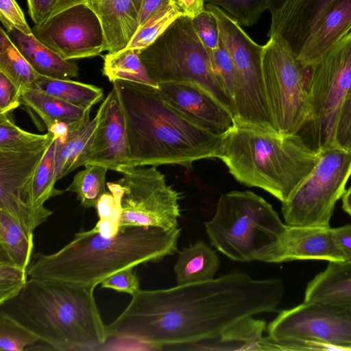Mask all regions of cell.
I'll return each instance as SVG.
<instances>
[{"mask_svg": "<svg viewBox=\"0 0 351 351\" xmlns=\"http://www.w3.org/2000/svg\"><path fill=\"white\" fill-rule=\"evenodd\" d=\"M106 102L100 104L93 119L70 130L62 139L56 137L55 179L58 180L84 165L102 119Z\"/></svg>", "mask_w": 351, "mask_h": 351, "instance_id": "cell-23", "label": "cell"}, {"mask_svg": "<svg viewBox=\"0 0 351 351\" xmlns=\"http://www.w3.org/2000/svg\"><path fill=\"white\" fill-rule=\"evenodd\" d=\"M124 114L129 165H178L190 169L197 160L217 158L223 135L195 123L153 86L112 82Z\"/></svg>", "mask_w": 351, "mask_h": 351, "instance_id": "cell-2", "label": "cell"}, {"mask_svg": "<svg viewBox=\"0 0 351 351\" xmlns=\"http://www.w3.org/2000/svg\"><path fill=\"white\" fill-rule=\"evenodd\" d=\"M162 97L201 128L223 135L234 125L232 112L208 91L191 82H167L158 85Z\"/></svg>", "mask_w": 351, "mask_h": 351, "instance_id": "cell-16", "label": "cell"}, {"mask_svg": "<svg viewBox=\"0 0 351 351\" xmlns=\"http://www.w3.org/2000/svg\"><path fill=\"white\" fill-rule=\"evenodd\" d=\"M183 16L193 18L205 9V0H169Z\"/></svg>", "mask_w": 351, "mask_h": 351, "instance_id": "cell-48", "label": "cell"}, {"mask_svg": "<svg viewBox=\"0 0 351 351\" xmlns=\"http://www.w3.org/2000/svg\"><path fill=\"white\" fill-rule=\"evenodd\" d=\"M121 167L114 182L121 194L120 227L178 228L179 195L156 166Z\"/></svg>", "mask_w": 351, "mask_h": 351, "instance_id": "cell-12", "label": "cell"}, {"mask_svg": "<svg viewBox=\"0 0 351 351\" xmlns=\"http://www.w3.org/2000/svg\"><path fill=\"white\" fill-rule=\"evenodd\" d=\"M104 100V114L84 165H97L118 171L121 167L129 165L124 114L114 86Z\"/></svg>", "mask_w": 351, "mask_h": 351, "instance_id": "cell-18", "label": "cell"}, {"mask_svg": "<svg viewBox=\"0 0 351 351\" xmlns=\"http://www.w3.org/2000/svg\"><path fill=\"white\" fill-rule=\"evenodd\" d=\"M52 138L32 151L0 150V210L11 216L29 234H34V230L53 214L48 208H37L32 194L36 171Z\"/></svg>", "mask_w": 351, "mask_h": 351, "instance_id": "cell-14", "label": "cell"}, {"mask_svg": "<svg viewBox=\"0 0 351 351\" xmlns=\"http://www.w3.org/2000/svg\"><path fill=\"white\" fill-rule=\"evenodd\" d=\"M22 90L0 72V114L12 112L21 104Z\"/></svg>", "mask_w": 351, "mask_h": 351, "instance_id": "cell-46", "label": "cell"}, {"mask_svg": "<svg viewBox=\"0 0 351 351\" xmlns=\"http://www.w3.org/2000/svg\"><path fill=\"white\" fill-rule=\"evenodd\" d=\"M169 3V0H142L139 27L158 10Z\"/></svg>", "mask_w": 351, "mask_h": 351, "instance_id": "cell-49", "label": "cell"}, {"mask_svg": "<svg viewBox=\"0 0 351 351\" xmlns=\"http://www.w3.org/2000/svg\"><path fill=\"white\" fill-rule=\"evenodd\" d=\"M220 266L216 252L202 241L182 250L173 267L177 285H182L214 278Z\"/></svg>", "mask_w": 351, "mask_h": 351, "instance_id": "cell-27", "label": "cell"}, {"mask_svg": "<svg viewBox=\"0 0 351 351\" xmlns=\"http://www.w3.org/2000/svg\"><path fill=\"white\" fill-rule=\"evenodd\" d=\"M285 226L270 204L250 191L221 195L215 215L204 223L210 244L240 262L261 261Z\"/></svg>", "mask_w": 351, "mask_h": 351, "instance_id": "cell-6", "label": "cell"}, {"mask_svg": "<svg viewBox=\"0 0 351 351\" xmlns=\"http://www.w3.org/2000/svg\"><path fill=\"white\" fill-rule=\"evenodd\" d=\"M0 72L6 75L21 90L35 88L40 75L32 67L8 37L0 29Z\"/></svg>", "mask_w": 351, "mask_h": 351, "instance_id": "cell-31", "label": "cell"}, {"mask_svg": "<svg viewBox=\"0 0 351 351\" xmlns=\"http://www.w3.org/2000/svg\"><path fill=\"white\" fill-rule=\"evenodd\" d=\"M133 268L129 267L110 276L101 283V288L110 289L132 296L140 290L139 280Z\"/></svg>", "mask_w": 351, "mask_h": 351, "instance_id": "cell-44", "label": "cell"}, {"mask_svg": "<svg viewBox=\"0 0 351 351\" xmlns=\"http://www.w3.org/2000/svg\"><path fill=\"white\" fill-rule=\"evenodd\" d=\"M315 167L282 203L285 224L328 228L337 201L351 176V152L336 146L319 150Z\"/></svg>", "mask_w": 351, "mask_h": 351, "instance_id": "cell-11", "label": "cell"}, {"mask_svg": "<svg viewBox=\"0 0 351 351\" xmlns=\"http://www.w3.org/2000/svg\"><path fill=\"white\" fill-rule=\"evenodd\" d=\"M39 338L8 315L0 312V351H23Z\"/></svg>", "mask_w": 351, "mask_h": 351, "instance_id": "cell-37", "label": "cell"}, {"mask_svg": "<svg viewBox=\"0 0 351 351\" xmlns=\"http://www.w3.org/2000/svg\"><path fill=\"white\" fill-rule=\"evenodd\" d=\"M266 330L265 320L248 316L238 320L215 337L193 343L171 346L168 349L274 351L267 337H263Z\"/></svg>", "mask_w": 351, "mask_h": 351, "instance_id": "cell-21", "label": "cell"}, {"mask_svg": "<svg viewBox=\"0 0 351 351\" xmlns=\"http://www.w3.org/2000/svg\"><path fill=\"white\" fill-rule=\"evenodd\" d=\"M28 279L27 272L0 263V304L18 294Z\"/></svg>", "mask_w": 351, "mask_h": 351, "instance_id": "cell-41", "label": "cell"}, {"mask_svg": "<svg viewBox=\"0 0 351 351\" xmlns=\"http://www.w3.org/2000/svg\"><path fill=\"white\" fill-rule=\"evenodd\" d=\"M336 242L346 261H351V225L333 228Z\"/></svg>", "mask_w": 351, "mask_h": 351, "instance_id": "cell-47", "label": "cell"}, {"mask_svg": "<svg viewBox=\"0 0 351 351\" xmlns=\"http://www.w3.org/2000/svg\"><path fill=\"white\" fill-rule=\"evenodd\" d=\"M334 146L351 152V93L339 112L335 132Z\"/></svg>", "mask_w": 351, "mask_h": 351, "instance_id": "cell-45", "label": "cell"}, {"mask_svg": "<svg viewBox=\"0 0 351 351\" xmlns=\"http://www.w3.org/2000/svg\"><path fill=\"white\" fill-rule=\"evenodd\" d=\"M263 73L267 104L275 130L298 134L308 116L306 69L279 36L263 45Z\"/></svg>", "mask_w": 351, "mask_h": 351, "instance_id": "cell-10", "label": "cell"}, {"mask_svg": "<svg viewBox=\"0 0 351 351\" xmlns=\"http://www.w3.org/2000/svg\"><path fill=\"white\" fill-rule=\"evenodd\" d=\"M84 166V169L74 176L65 191L75 193L82 207L95 208L100 197L106 192V176L108 169L97 165Z\"/></svg>", "mask_w": 351, "mask_h": 351, "instance_id": "cell-32", "label": "cell"}, {"mask_svg": "<svg viewBox=\"0 0 351 351\" xmlns=\"http://www.w3.org/2000/svg\"><path fill=\"white\" fill-rule=\"evenodd\" d=\"M139 58L158 84L191 82L208 91L234 116V102L219 84L210 54L195 33L191 18L181 16Z\"/></svg>", "mask_w": 351, "mask_h": 351, "instance_id": "cell-7", "label": "cell"}, {"mask_svg": "<svg viewBox=\"0 0 351 351\" xmlns=\"http://www.w3.org/2000/svg\"><path fill=\"white\" fill-rule=\"evenodd\" d=\"M181 16L183 15L171 3L165 5L138 27L126 48L135 49L141 53Z\"/></svg>", "mask_w": 351, "mask_h": 351, "instance_id": "cell-35", "label": "cell"}, {"mask_svg": "<svg viewBox=\"0 0 351 351\" xmlns=\"http://www.w3.org/2000/svg\"><path fill=\"white\" fill-rule=\"evenodd\" d=\"M0 19L5 30L15 28L25 34L33 35L23 10L15 0H0Z\"/></svg>", "mask_w": 351, "mask_h": 351, "instance_id": "cell-43", "label": "cell"}, {"mask_svg": "<svg viewBox=\"0 0 351 351\" xmlns=\"http://www.w3.org/2000/svg\"><path fill=\"white\" fill-rule=\"evenodd\" d=\"M304 302L325 303L351 310V261L329 262L307 285Z\"/></svg>", "mask_w": 351, "mask_h": 351, "instance_id": "cell-25", "label": "cell"}, {"mask_svg": "<svg viewBox=\"0 0 351 351\" xmlns=\"http://www.w3.org/2000/svg\"><path fill=\"white\" fill-rule=\"evenodd\" d=\"M209 54L212 68L219 84L234 102L236 88V69L221 34L218 47Z\"/></svg>", "mask_w": 351, "mask_h": 351, "instance_id": "cell-39", "label": "cell"}, {"mask_svg": "<svg viewBox=\"0 0 351 351\" xmlns=\"http://www.w3.org/2000/svg\"><path fill=\"white\" fill-rule=\"evenodd\" d=\"M270 0H205L206 3L219 6L233 17L240 25L252 26L268 9Z\"/></svg>", "mask_w": 351, "mask_h": 351, "instance_id": "cell-38", "label": "cell"}, {"mask_svg": "<svg viewBox=\"0 0 351 351\" xmlns=\"http://www.w3.org/2000/svg\"><path fill=\"white\" fill-rule=\"evenodd\" d=\"M287 0H270L268 5V10L271 15L276 12L285 3Z\"/></svg>", "mask_w": 351, "mask_h": 351, "instance_id": "cell-51", "label": "cell"}, {"mask_svg": "<svg viewBox=\"0 0 351 351\" xmlns=\"http://www.w3.org/2000/svg\"><path fill=\"white\" fill-rule=\"evenodd\" d=\"M215 16L221 38L236 69L235 123L277 132L270 114L263 73V46L255 43L239 23L217 5L206 3Z\"/></svg>", "mask_w": 351, "mask_h": 351, "instance_id": "cell-8", "label": "cell"}, {"mask_svg": "<svg viewBox=\"0 0 351 351\" xmlns=\"http://www.w3.org/2000/svg\"><path fill=\"white\" fill-rule=\"evenodd\" d=\"M336 0H287L271 14L269 37L282 39L298 56L321 17Z\"/></svg>", "mask_w": 351, "mask_h": 351, "instance_id": "cell-19", "label": "cell"}, {"mask_svg": "<svg viewBox=\"0 0 351 351\" xmlns=\"http://www.w3.org/2000/svg\"><path fill=\"white\" fill-rule=\"evenodd\" d=\"M179 228L123 226L113 237L80 230L68 244L51 254H33L28 278L81 286L101 284L114 274L154 262L177 251Z\"/></svg>", "mask_w": 351, "mask_h": 351, "instance_id": "cell-3", "label": "cell"}, {"mask_svg": "<svg viewBox=\"0 0 351 351\" xmlns=\"http://www.w3.org/2000/svg\"><path fill=\"white\" fill-rule=\"evenodd\" d=\"M342 198V208L351 217V186L346 191Z\"/></svg>", "mask_w": 351, "mask_h": 351, "instance_id": "cell-50", "label": "cell"}, {"mask_svg": "<svg viewBox=\"0 0 351 351\" xmlns=\"http://www.w3.org/2000/svg\"><path fill=\"white\" fill-rule=\"evenodd\" d=\"M34 250V234H29L7 213L0 210V263L27 272Z\"/></svg>", "mask_w": 351, "mask_h": 351, "instance_id": "cell-28", "label": "cell"}, {"mask_svg": "<svg viewBox=\"0 0 351 351\" xmlns=\"http://www.w3.org/2000/svg\"><path fill=\"white\" fill-rule=\"evenodd\" d=\"M193 29L206 49L210 53L219 45L220 31L214 14L206 8L191 18Z\"/></svg>", "mask_w": 351, "mask_h": 351, "instance_id": "cell-40", "label": "cell"}, {"mask_svg": "<svg viewBox=\"0 0 351 351\" xmlns=\"http://www.w3.org/2000/svg\"><path fill=\"white\" fill-rule=\"evenodd\" d=\"M94 286L28 278L3 312L58 350H93L108 339Z\"/></svg>", "mask_w": 351, "mask_h": 351, "instance_id": "cell-4", "label": "cell"}, {"mask_svg": "<svg viewBox=\"0 0 351 351\" xmlns=\"http://www.w3.org/2000/svg\"><path fill=\"white\" fill-rule=\"evenodd\" d=\"M107 186L109 191L100 197L95 206L99 220L90 230L103 237H111L121 228V194L114 182H107Z\"/></svg>", "mask_w": 351, "mask_h": 351, "instance_id": "cell-36", "label": "cell"}, {"mask_svg": "<svg viewBox=\"0 0 351 351\" xmlns=\"http://www.w3.org/2000/svg\"><path fill=\"white\" fill-rule=\"evenodd\" d=\"M280 278L254 279L234 271L217 278L139 290L106 326L108 339L167 350L217 335L238 320L275 311L284 294Z\"/></svg>", "mask_w": 351, "mask_h": 351, "instance_id": "cell-1", "label": "cell"}, {"mask_svg": "<svg viewBox=\"0 0 351 351\" xmlns=\"http://www.w3.org/2000/svg\"><path fill=\"white\" fill-rule=\"evenodd\" d=\"M306 69L308 116L314 149L334 146L341 107L351 93V31Z\"/></svg>", "mask_w": 351, "mask_h": 351, "instance_id": "cell-9", "label": "cell"}, {"mask_svg": "<svg viewBox=\"0 0 351 351\" xmlns=\"http://www.w3.org/2000/svg\"><path fill=\"white\" fill-rule=\"evenodd\" d=\"M87 0H27L29 16L34 25H40L58 12Z\"/></svg>", "mask_w": 351, "mask_h": 351, "instance_id": "cell-42", "label": "cell"}, {"mask_svg": "<svg viewBox=\"0 0 351 351\" xmlns=\"http://www.w3.org/2000/svg\"><path fill=\"white\" fill-rule=\"evenodd\" d=\"M32 32L40 42L67 60L97 56L108 51L100 21L85 3L34 25Z\"/></svg>", "mask_w": 351, "mask_h": 351, "instance_id": "cell-15", "label": "cell"}, {"mask_svg": "<svg viewBox=\"0 0 351 351\" xmlns=\"http://www.w3.org/2000/svg\"><path fill=\"white\" fill-rule=\"evenodd\" d=\"M99 18L108 53L125 49L139 27L142 0H87Z\"/></svg>", "mask_w": 351, "mask_h": 351, "instance_id": "cell-20", "label": "cell"}, {"mask_svg": "<svg viewBox=\"0 0 351 351\" xmlns=\"http://www.w3.org/2000/svg\"><path fill=\"white\" fill-rule=\"evenodd\" d=\"M298 260L346 261L331 227L322 228L288 225L261 261L279 263Z\"/></svg>", "mask_w": 351, "mask_h": 351, "instance_id": "cell-17", "label": "cell"}, {"mask_svg": "<svg viewBox=\"0 0 351 351\" xmlns=\"http://www.w3.org/2000/svg\"><path fill=\"white\" fill-rule=\"evenodd\" d=\"M351 31V0H336L321 17L298 60L308 68Z\"/></svg>", "mask_w": 351, "mask_h": 351, "instance_id": "cell-22", "label": "cell"}, {"mask_svg": "<svg viewBox=\"0 0 351 351\" xmlns=\"http://www.w3.org/2000/svg\"><path fill=\"white\" fill-rule=\"evenodd\" d=\"M56 136H53L36 171L32 188L35 206L46 209L45 203L49 199L60 195L63 191L55 187Z\"/></svg>", "mask_w": 351, "mask_h": 351, "instance_id": "cell-34", "label": "cell"}, {"mask_svg": "<svg viewBox=\"0 0 351 351\" xmlns=\"http://www.w3.org/2000/svg\"><path fill=\"white\" fill-rule=\"evenodd\" d=\"M20 101L34 117H38L47 130L57 123L67 124L71 130L90 119V110L82 109L38 89L24 88Z\"/></svg>", "mask_w": 351, "mask_h": 351, "instance_id": "cell-26", "label": "cell"}, {"mask_svg": "<svg viewBox=\"0 0 351 351\" xmlns=\"http://www.w3.org/2000/svg\"><path fill=\"white\" fill-rule=\"evenodd\" d=\"M137 50L125 48L116 53H108L104 58L103 74L112 83L126 80L158 88L139 58Z\"/></svg>", "mask_w": 351, "mask_h": 351, "instance_id": "cell-30", "label": "cell"}, {"mask_svg": "<svg viewBox=\"0 0 351 351\" xmlns=\"http://www.w3.org/2000/svg\"><path fill=\"white\" fill-rule=\"evenodd\" d=\"M34 89L84 110H91L93 106L104 98L101 88L71 79H55L40 75Z\"/></svg>", "mask_w": 351, "mask_h": 351, "instance_id": "cell-29", "label": "cell"}, {"mask_svg": "<svg viewBox=\"0 0 351 351\" xmlns=\"http://www.w3.org/2000/svg\"><path fill=\"white\" fill-rule=\"evenodd\" d=\"M271 343L303 339L351 350V310L330 304L304 302L280 311L267 326Z\"/></svg>", "mask_w": 351, "mask_h": 351, "instance_id": "cell-13", "label": "cell"}, {"mask_svg": "<svg viewBox=\"0 0 351 351\" xmlns=\"http://www.w3.org/2000/svg\"><path fill=\"white\" fill-rule=\"evenodd\" d=\"M8 37L32 67L41 76L69 80L79 75V67L62 58L40 42L34 36L11 28L5 30Z\"/></svg>", "mask_w": 351, "mask_h": 351, "instance_id": "cell-24", "label": "cell"}, {"mask_svg": "<svg viewBox=\"0 0 351 351\" xmlns=\"http://www.w3.org/2000/svg\"><path fill=\"white\" fill-rule=\"evenodd\" d=\"M53 135L50 132L38 134L25 131L16 124L12 112L0 114V150L32 151L48 143Z\"/></svg>", "mask_w": 351, "mask_h": 351, "instance_id": "cell-33", "label": "cell"}, {"mask_svg": "<svg viewBox=\"0 0 351 351\" xmlns=\"http://www.w3.org/2000/svg\"><path fill=\"white\" fill-rule=\"evenodd\" d=\"M319 152L300 136L234 123L223 134L217 158L239 182L288 200L315 167Z\"/></svg>", "mask_w": 351, "mask_h": 351, "instance_id": "cell-5", "label": "cell"}]
</instances>
